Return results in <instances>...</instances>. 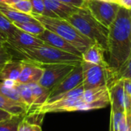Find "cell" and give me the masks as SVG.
Wrapping results in <instances>:
<instances>
[{"instance_id":"obj_1","label":"cell","mask_w":131,"mask_h":131,"mask_svg":"<svg viewBox=\"0 0 131 131\" xmlns=\"http://www.w3.org/2000/svg\"><path fill=\"white\" fill-rule=\"evenodd\" d=\"M107 53V63L114 78L131 55V9L121 7L108 28Z\"/></svg>"},{"instance_id":"obj_2","label":"cell","mask_w":131,"mask_h":131,"mask_svg":"<svg viewBox=\"0 0 131 131\" xmlns=\"http://www.w3.org/2000/svg\"><path fill=\"white\" fill-rule=\"evenodd\" d=\"M19 60L31 62L36 64H74L82 62L81 56L67 52L50 45L43 44L38 47L14 51Z\"/></svg>"},{"instance_id":"obj_3","label":"cell","mask_w":131,"mask_h":131,"mask_svg":"<svg viewBox=\"0 0 131 131\" xmlns=\"http://www.w3.org/2000/svg\"><path fill=\"white\" fill-rule=\"evenodd\" d=\"M65 20L107 52L108 28L99 23L85 7L79 8Z\"/></svg>"},{"instance_id":"obj_4","label":"cell","mask_w":131,"mask_h":131,"mask_svg":"<svg viewBox=\"0 0 131 131\" xmlns=\"http://www.w3.org/2000/svg\"><path fill=\"white\" fill-rule=\"evenodd\" d=\"M45 29L49 30L64 38L81 53L94 42L80 33L65 19L47 17L39 15H31Z\"/></svg>"},{"instance_id":"obj_5","label":"cell","mask_w":131,"mask_h":131,"mask_svg":"<svg viewBox=\"0 0 131 131\" xmlns=\"http://www.w3.org/2000/svg\"><path fill=\"white\" fill-rule=\"evenodd\" d=\"M84 90L102 86H110L114 82L113 73L109 67L81 62Z\"/></svg>"},{"instance_id":"obj_6","label":"cell","mask_w":131,"mask_h":131,"mask_svg":"<svg viewBox=\"0 0 131 131\" xmlns=\"http://www.w3.org/2000/svg\"><path fill=\"white\" fill-rule=\"evenodd\" d=\"M84 7L99 23L107 28L114 21L121 8L117 3L101 0L85 1Z\"/></svg>"},{"instance_id":"obj_7","label":"cell","mask_w":131,"mask_h":131,"mask_svg":"<svg viewBox=\"0 0 131 131\" xmlns=\"http://www.w3.org/2000/svg\"><path fill=\"white\" fill-rule=\"evenodd\" d=\"M78 64H38L43 68V74L38 84L51 90L61 81Z\"/></svg>"},{"instance_id":"obj_8","label":"cell","mask_w":131,"mask_h":131,"mask_svg":"<svg viewBox=\"0 0 131 131\" xmlns=\"http://www.w3.org/2000/svg\"><path fill=\"white\" fill-rule=\"evenodd\" d=\"M108 88L111 109L122 111L126 115H131V97L124 90V81H114Z\"/></svg>"},{"instance_id":"obj_9","label":"cell","mask_w":131,"mask_h":131,"mask_svg":"<svg viewBox=\"0 0 131 131\" xmlns=\"http://www.w3.org/2000/svg\"><path fill=\"white\" fill-rule=\"evenodd\" d=\"M82 82H83V73H82V67L81 63L77 66H75V68L64 79H62L60 83H58L55 87H54L50 91L49 97L45 104H47L49 101H51L54 97L77 88L78 86L81 84Z\"/></svg>"},{"instance_id":"obj_10","label":"cell","mask_w":131,"mask_h":131,"mask_svg":"<svg viewBox=\"0 0 131 131\" xmlns=\"http://www.w3.org/2000/svg\"><path fill=\"white\" fill-rule=\"evenodd\" d=\"M45 44L37 36L18 28L12 35L6 37V45L12 51L25 50L38 47Z\"/></svg>"},{"instance_id":"obj_11","label":"cell","mask_w":131,"mask_h":131,"mask_svg":"<svg viewBox=\"0 0 131 131\" xmlns=\"http://www.w3.org/2000/svg\"><path fill=\"white\" fill-rule=\"evenodd\" d=\"M38 38H40L45 45H50L51 47L56 48L58 49L70 52L74 54H77L78 56H81L82 53L78 50L75 47H74L71 44H70L68 41H66L64 38H61V36L58 35L57 34L45 29L41 34L37 36Z\"/></svg>"},{"instance_id":"obj_12","label":"cell","mask_w":131,"mask_h":131,"mask_svg":"<svg viewBox=\"0 0 131 131\" xmlns=\"http://www.w3.org/2000/svg\"><path fill=\"white\" fill-rule=\"evenodd\" d=\"M21 71L17 83L31 84L38 83L43 74V68L34 63L23 61Z\"/></svg>"},{"instance_id":"obj_13","label":"cell","mask_w":131,"mask_h":131,"mask_svg":"<svg viewBox=\"0 0 131 131\" xmlns=\"http://www.w3.org/2000/svg\"><path fill=\"white\" fill-rule=\"evenodd\" d=\"M105 50L96 43H93L84 51L82 52V61L97 65L109 67L107 61H106L104 54Z\"/></svg>"},{"instance_id":"obj_14","label":"cell","mask_w":131,"mask_h":131,"mask_svg":"<svg viewBox=\"0 0 131 131\" xmlns=\"http://www.w3.org/2000/svg\"><path fill=\"white\" fill-rule=\"evenodd\" d=\"M23 65L22 60H11L0 71V81H12L17 82Z\"/></svg>"},{"instance_id":"obj_15","label":"cell","mask_w":131,"mask_h":131,"mask_svg":"<svg viewBox=\"0 0 131 131\" xmlns=\"http://www.w3.org/2000/svg\"><path fill=\"white\" fill-rule=\"evenodd\" d=\"M0 12L12 23H21V22H36L38 21L31 15H27L22 13L15 8H12L9 5L0 2Z\"/></svg>"},{"instance_id":"obj_16","label":"cell","mask_w":131,"mask_h":131,"mask_svg":"<svg viewBox=\"0 0 131 131\" xmlns=\"http://www.w3.org/2000/svg\"><path fill=\"white\" fill-rule=\"evenodd\" d=\"M47 8L53 12L57 18L67 19L71 15L75 12L79 8L66 5L58 0H43Z\"/></svg>"},{"instance_id":"obj_17","label":"cell","mask_w":131,"mask_h":131,"mask_svg":"<svg viewBox=\"0 0 131 131\" xmlns=\"http://www.w3.org/2000/svg\"><path fill=\"white\" fill-rule=\"evenodd\" d=\"M0 108L14 116H25L29 107L22 103L17 102L0 94Z\"/></svg>"},{"instance_id":"obj_18","label":"cell","mask_w":131,"mask_h":131,"mask_svg":"<svg viewBox=\"0 0 131 131\" xmlns=\"http://www.w3.org/2000/svg\"><path fill=\"white\" fill-rule=\"evenodd\" d=\"M28 85L34 96V104L31 108H29V110L36 108L45 104L49 97L50 90L44 88L38 83H31L28 84Z\"/></svg>"},{"instance_id":"obj_19","label":"cell","mask_w":131,"mask_h":131,"mask_svg":"<svg viewBox=\"0 0 131 131\" xmlns=\"http://www.w3.org/2000/svg\"><path fill=\"white\" fill-rule=\"evenodd\" d=\"M15 88L17 90L23 102L31 108L34 104V96L28 84L17 83L15 84Z\"/></svg>"},{"instance_id":"obj_20","label":"cell","mask_w":131,"mask_h":131,"mask_svg":"<svg viewBox=\"0 0 131 131\" xmlns=\"http://www.w3.org/2000/svg\"><path fill=\"white\" fill-rule=\"evenodd\" d=\"M18 28L31 34L35 36H38L40 34H41L45 28L38 22H32V21H28V22H21V23H13Z\"/></svg>"},{"instance_id":"obj_21","label":"cell","mask_w":131,"mask_h":131,"mask_svg":"<svg viewBox=\"0 0 131 131\" xmlns=\"http://www.w3.org/2000/svg\"><path fill=\"white\" fill-rule=\"evenodd\" d=\"M0 94L17 102L25 104L15 87L9 86L5 81H0Z\"/></svg>"},{"instance_id":"obj_22","label":"cell","mask_w":131,"mask_h":131,"mask_svg":"<svg viewBox=\"0 0 131 131\" xmlns=\"http://www.w3.org/2000/svg\"><path fill=\"white\" fill-rule=\"evenodd\" d=\"M30 1L32 5V12L31 15L35 14V15H44L47 17L57 18L56 15L47 8L43 0H30Z\"/></svg>"},{"instance_id":"obj_23","label":"cell","mask_w":131,"mask_h":131,"mask_svg":"<svg viewBox=\"0 0 131 131\" xmlns=\"http://www.w3.org/2000/svg\"><path fill=\"white\" fill-rule=\"evenodd\" d=\"M17 29L18 28L0 12V31L5 37H8L12 35Z\"/></svg>"},{"instance_id":"obj_24","label":"cell","mask_w":131,"mask_h":131,"mask_svg":"<svg viewBox=\"0 0 131 131\" xmlns=\"http://www.w3.org/2000/svg\"><path fill=\"white\" fill-rule=\"evenodd\" d=\"M24 116H14L9 120L0 122V131H17L18 124Z\"/></svg>"},{"instance_id":"obj_25","label":"cell","mask_w":131,"mask_h":131,"mask_svg":"<svg viewBox=\"0 0 131 131\" xmlns=\"http://www.w3.org/2000/svg\"><path fill=\"white\" fill-rule=\"evenodd\" d=\"M126 79H131V55L127 61L114 75V82Z\"/></svg>"},{"instance_id":"obj_26","label":"cell","mask_w":131,"mask_h":131,"mask_svg":"<svg viewBox=\"0 0 131 131\" xmlns=\"http://www.w3.org/2000/svg\"><path fill=\"white\" fill-rule=\"evenodd\" d=\"M10 6L27 15H31L32 12V5L30 0H17Z\"/></svg>"},{"instance_id":"obj_27","label":"cell","mask_w":131,"mask_h":131,"mask_svg":"<svg viewBox=\"0 0 131 131\" xmlns=\"http://www.w3.org/2000/svg\"><path fill=\"white\" fill-rule=\"evenodd\" d=\"M13 58V54L10 52V49L6 43L0 45V71L6 63L12 60Z\"/></svg>"},{"instance_id":"obj_28","label":"cell","mask_w":131,"mask_h":131,"mask_svg":"<svg viewBox=\"0 0 131 131\" xmlns=\"http://www.w3.org/2000/svg\"><path fill=\"white\" fill-rule=\"evenodd\" d=\"M39 129H41L39 124L31 122L27 117L24 116L18 124L17 131H38Z\"/></svg>"},{"instance_id":"obj_29","label":"cell","mask_w":131,"mask_h":131,"mask_svg":"<svg viewBox=\"0 0 131 131\" xmlns=\"http://www.w3.org/2000/svg\"><path fill=\"white\" fill-rule=\"evenodd\" d=\"M62 3H64L68 5L74 6L77 8H84L85 5L84 0H58Z\"/></svg>"},{"instance_id":"obj_30","label":"cell","mask_w":131,"mask_h":131,"mask_svg":"<svg viewBox=\"0 0 131 131\" xmlns=\"http://www.w3.org/2000/svg\"><path fill=\"white\" fill-rule=\"evenodd\" d=\"M13 117H14V115H12L9 112L0 108V122L6 121V120H9Z\"/></svg>"},{"instance_id":"obj_31","label":"cell","mask_w":131,"mask_h":131,"mask_svg":"<svg viewBox=\"0 0 131 131\" xmlns=\"http://www.w3.org/2000/svg\"><path fill=\"white\" fill-rule=\"evenodd\" d=\"M124 81V87L126 93L131 97V79H126Z\"/></svg>"},{"instance_id":"obj_32","label":"cell","mask_w":131,"mask_h":131,"mask_svg":"<svg viewBox=\"0 0 131 131\" xmlns=\"http://www.w3.org/2000/svg\"><path fill=\"white\" fill-rule=\"evenodd\" d=\"M117 4L124 8L131 9V0H118Z\"/></svg>"},{"instance_id":"obj_33","label":"cell","mask_w":131,"mask_h":131,"mask_svg":"<svg viewBox=\"0 0 131 131\" xmlns=\"http://www.w3.org/2000/svg\"><path fill=\"white\" fill-rule=\"evenodd\" d=\"M6 43V37L5 35L0 31V45L5 44Z\"/></svg>"},{"instance_id":"obj_34","label":"cell","mask_w":131,"mask_h":131,"mask_svg":"<svg viewBox=\"0 0 131 131\" xmlns=\"http://www.w3.org/2000/svg\"><path fill=\"white\" fill-rule=\"evenodd\" d=\"M15 1L17 0H0V2L1 3H5V4H7V5H12V3H14Z\"/></svg>"},{"instance_id":"obj_35","label":"cell","mask_w":131,"mask_h":131,"mask_svg":"<svg viewBox=\"0 0 131 131\" xmlns=\"http://www.w3.org/2000/svg\"><path fill=\"white\" fill-rule=\"evenodd\" d=\"M101 1H104V2H114V3H117L118 2V0H101Z\"/></svg>"},{"instance_id":"obj_36","label":"cell","mask_w":131,"mask_h":131,"mask_svg":"<svg viewBox=\"0 0 131 131\" xmlns=\"http://www.w3.org/2000/svg\"><path fill=\"white\" fill-rule=\"evenodd\" d=\"M38 131H42V130H41V129H39V130H38Z\"/></svg>"},{"instance_id":"obj_37","label":"cell","mask_w":131,"mask_h":131,"mask_svg":"<svg viewBox=\"0 0 131 131\" xmlns=\"http://www.w3.org/2000/svg\"><path fill=\"white\" fill-rule=\"evenodd\" d=\"M130 113H131V107H130Z\"/></svg>"},{"instance_id":"obj_38","label":"cell","mask_w":131,"mask_h":131,"mask_svg":"<svg viewBox=\"0 0 131 131\" xmlns=\"http://www.w3.org/2000/svg\"><path fill=\"white\" fill-rule=\"evenodd\" d=\"M84 1H88V0H84Z\"/></svg>"},{"instance_id":"obj_39","label":"cell","mask_w":131,"mask_h":131,"mask_svg":"<svg viewBox=\"0 0 131 131\" xmlns=\"http://www.w3.org/2000/svg\"><path fill=\"white\" fill-rule=\"evenodd\" d=\"M130 131H131V127H130Z\"/></svg>"},{"instance_id":"obj_40","label":"cell","mask_w":131,"mask_h":131,"mask_svg":"<svg viewBox=\"0 0 131 131\" xmlns=\"http://www.w3.org/2000/svg\"><path fill=\"white\" fill-rule=\"evenodd\" d=\"M109 131H110V130H109Z\"/></svg>"}]
</instances>
